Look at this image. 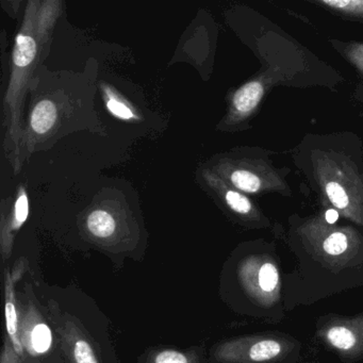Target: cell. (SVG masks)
Wrapping results in <instances>:
<instances>
[{
	"instance_id": "30bf717a",
	"label": "cell",
	"mask_w": 363,
	"mask_h": 363,
	"mask_svg": "<svg viewBox=\"0 0 363 363\" xmlns=\"http://www.w3.org/2000/svg\"><path fill=\"white\" fill-rule=\"evenodd\" d=\"M348 250H350V242H348L347 235L345 233H340V231L330 233L323 241V252L325 256L330 257V258L345 256Z\"/></svg>"
},
{
	"instance_id": "7c38bea8",
	"label": "cell",
	"mask_w": 363,
	"mask_h": 363,
	"mask_svg": "<svg viewBox=\"0 0 363 363\" xmlns=\"http://www.w3.org/2000/svg\"><path fill=\"white\" fill-rule=\"evenodd\" d=\"M31 346L38 354H44L50 350L52 343V333L50 327L43 323L35 325L31 331Z\"/></svg>"
},
{
	"instance_id": "9a60e30c",
	"label": "cell",
	"mask_w": 363,
	"mask_h": 363,
	"mask_svg": "<svg viewBox=\"0 0 363 363\" xmlns=\"http://www.w3.org/2000/svg\"><path fill=\"white\" fill-rule=\"evenodd\" d=\"M326 193L329 201L337 209L343 210L347 207L350 199H348L347 194H346L344 189L339 184H337V182H328L326 186Z\"/></svg>"
},
{
	"instance_id": "52a82bcc",
	"label": "cell",
	"mask_w": 363,
	"mask_h": 363,
	"mask_svg": "<svg viewBox=\"0 0 363 363\" xmlns=\"http://www.w3.org/2000/svg\"><path fill=\"white\" fill-rule=\"evenodd\" d=\"M86 227L94 237L107 239L116 233V223L109 212L99 209L91 212L86 218Z\"/></svg>"
},
{
	"instance_id": "8fae6325",
	"label": "cell",
	"mask_w": 363,
	"mask_h": 363,
	"mask_svg": "<svg viewBox=\"0 0 363 363\" xmlns=\"http://www.w3.org/2000/svg\"><path fill=\"white\" fill-rule=\"evenodd\" d=\"M230 182L238 190L246 193H256L261 188L260 178L244 169L233 172L230 175Z\"/></svg>"
},
{
	"instance_id": "ba28073f",
	"label": "cell",
	"mask_w": 363,
	"mask_h": 363,
	"mask_svg": "<svg viewBox=\"0 0 363 363\" xmlns=\"http://www.w3.org/2000/svg\"><path fill=\"white\" fill-rule=\"evenodd\" d=\"M11 286V282L8 279L7 286H6V292H7V295H6V325H7L8 335L11 337L14 348L18 354H22V344H21L20 335H18V314H16Z\"/></svg>"
},
{
	"instance_id": "4fadbf2b",
	"label": "cell",
	"mask_w": 363,
	"mask_h": 363,
	"mask_svg": "<svg viewBox=\"0 0 363 363\" xmlns=\"http://www.w3.org/2000/svg\"><path fill=\"white\" fill-rule=\"evenodd\" d=\"M224 199L228 207L237 213L248 214L252 210V205L250 199L237 191H225Z\"/></svg>"
},
{
	"instance_id": "5bb4252c",
	"label": "cell",
	"mask_w": 363,
	"mask_h": 363,
	"mask_svg": "<svg viewBox=\"0 0 363 363\" xmlns=\"http://www.w3.org/2000/svg\"><path fill=\"white\" fill-rule=\"evenodd\" d=\"M27 218H28V197H27L26 191L24 189H21L16 205H14L12 229L18 230L26 222Z\"/></svg>"
},
{
	"instance_id": "6da1fadb",
	"label": "cell",
	"mask_w": 363,
	"mask_h": 363,
	"mask_svg": "<svg viewBox=\"0 0 363 363\" xmlns=\"http://www.w3.org/2000/svg\"><path fill=\"white\" fill-rule=\"evenodd\" d=\"M43 9H38L39 3L29 4L24 24L16 39L12 56V73L5 101L6 135L5 146L11 155L16 169L21 167V114L23 99L26 91L29 75L35 67L40 50V43L45 40L54 25L59 3H45Z\"/></svg>"
},
{
	"instance_id": "5b68a950",
	"label": "cell",
	"mask_w": 363,
	"mask_h": 363,
	"mask_svg": "<svg viewBox=\"0 0 363 363\" xmlns=\"http://www.w3.org/2000/svg\"><path fill=\"white\" fill-rule=\"evenodd\" d=\"M57 118L58 112L55 104L50 101H40L31 111V131L37 135H46L54 128Z\"/></svg>"
},
{
	"instance_id": "8992f818",
	"label": "cell",
	"mask_w": 363,
	"mask_h": 363,
	"mask_svg": "<svg viewBox=\"0 0 363 363\" xmlns=\"http://www.w3.org/2000/svg\"><path fill=\"white\" fill-rule=\"evenodd\" d=\"M262 84L259 82H250L244 84L233 95V106L240 116L250 113L260 103L263 96Z\"/></svg>"
},
{
	"instance_id": "9c48e42d",
	"label": "cell",
	"mask_w": 363,
	"mask_h": 363,
	"mask_svg": "<svg viewBox=\"0 0 363 363\" xmlns=\"http://www.w3.org/2000/svg\"><path fill=\"white\" fill-rule=\"evenodd\" d=\"M104 95H105L106 106H107L108 110L116 118L124 121H133L137 118V116L131 109L130 106L116 91L112 90L109 86H104Z\"/></svg>"
},
{
	"instance_id": "e0dca14e",
	"label": "cell",
	"mask_w": 363,
	"mask_h": 363,
	"mask_svg": "<svg viewBox=\"0 0 363 363\" xmlns=\"http://www.w3.org/2000/svg\"><path fill=\"white\" fill-rule=\"evenodd\" d=\"M154 363H190L188 357L177 350H163L155 358Z\"/></svg>"
},
{
	"instance_id": "2e32d148",
	"label": "cell",
	"mask_w": 363,
	"mask_h": 363,
	"mask_svg": "<svg viewBox=\"0 0 363 363\" xmlns=\"http://www.w3.org/2000/svg\"><path fill=\"white\" fill-rule=\"evenodd\" d=\"M74 357H75L76 363H99L90 344L84 340L76 342Z\"/></svg>"
},
{
	"instance_id": "277c9868",
	"label": "cell",
	"mask_w": 363,
	"mask_h": 363,
	"mask_svg": "<svg viewBox=\"0 0 363 363\" xmlns=\"http://www.w3.org/2000/svg\"><path fill=\"white\" fill-rule=\"evenodd\" d=\"M257 269H255L254 275L256 278L248 279V284H256L252 289L257 297L264 301H271L276 298V292L279 288V274L277 267L274 263L267 262L257 264Z\"/></svg>"
},
{
	"instance_id": "ac0fdd59",
	"label": "cell",
	"mask_w": 363,
	"mask_h": 363,
	"mask_svg": "<svg viewBox=\"0 0 363 363\" xmlns=\"http://www.w3.org/2000/svg\"><path fill=\"white\" fill-rule=\"evenodd\" d=\"M337 218H339V214L335 210H328L326 212V220L327 222L330 223V224H333V223L337 222Z\"/></svg>"
},
{
	"instance_id": "3957f363",
	"label": "cell",
	"mask_w": 363,
	"mask_h": 363,
	"mask_svg": "<svg viewBox=\"0 0 363 363\" xmlns=\"http://www.w3.org/2000/svg\"><path fill=\"white\" fill-rule=\"evenodd\" d=\"M240 346L244 350L238 356L243 357L244 361L256 363L274 360L281 356L286 350V345L281 341L267 337L248 340Z\"/></svg>"
},
{
	"instance_id": "7a4b0ae2",
	"label": "cell",
	"mask_w": 363,
	"mask_h": 363,
	"mask_svg": "<svg viewBox=\"0 0 363 363\" xmlns=\"http://www.w3.org/2000/svg\"><path fill=\"white\" fill-rule=\"evenodd\" d=\"M320 335L339 354L346 356L363 354V316L330 320L323 327Z\"/></svg>"
}]
</instances>
